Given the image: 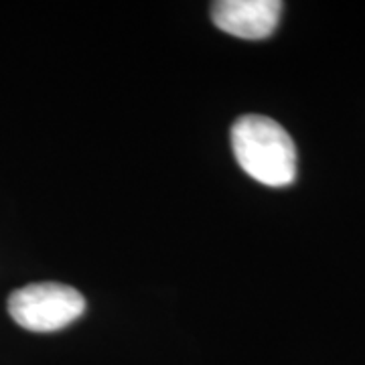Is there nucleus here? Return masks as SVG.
<instances>
[{
	"label": "nucleus",
	"instance_id": "nucleus-1",
	"mask_svg": "<svg viewBox=\"0 0 365 365\" xmlns=\"http://www.w3.org/2000/svg\"><path fill=\"white\" fill-rule=\"evenodd\" d=\"M232 146L240 167L262 185L287 187L297 179V146L272 118H240L232 128Z\"/></svg>",
	"mask_w": 365,
	"mask_h": 365
},
{
	"label": "nucleus",
	"instance_id": "nucleus-2",
	"mask_svg": "<svg viewBox=\"0 0 365 365\" xmlns=\"http://www.w3.org/2000/svg\"><path fill=\"white\" fill-rule=\"evenodd\" d=\"M86 311V299L76 288L61 282L26 284L9 299V313L16 325L33 333H53L78 321Z\"/></svg>",
	"mask_w": 365,
	"mask_h": 365
},
{
	"label": "nucleus",
	"instance_id": "nucleus-3",
	"mask_svg": "<svg viewBox=\"0 0 365 365\" xmlns=\"http://www.w3.org/2000/svg\"><path fill=\"white\" fill-rule=\"evenodd\" d=\"M282 2L278 0H220L211 6L217 29L240 39H266L278 26Z\"/></svg>",
	"mask_w": 365,
	"mask_h": 365
}]
</instances>
